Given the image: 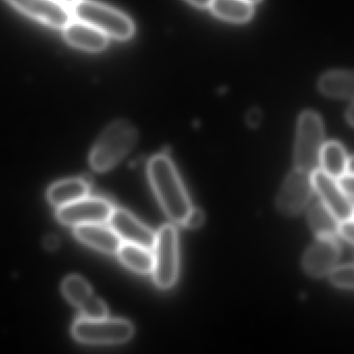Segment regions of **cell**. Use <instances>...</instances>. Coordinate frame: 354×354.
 I'll return each instance as SVG.
<instances>
[{
  "label": "cell",
  "instance_id": "cell-10",
  "mask_svg": "<svg viewBox=\"0 0 354 354\" xmlns=\"http://www.w3.org/2000/svg\"><path fill=\"white\" fill-rule=\"evenodd\" d=\"M312 181L314 192L318 194L320 202L339 221L353 219V201L342 192L337 180L319 169L313 171Z\"/></svg>",
  "mask_w": 354,
  "mask_h": 354
},
{
  "label": "cell",
  "instance_id": "cell-9",
  "mask_svg": "<svg viewBox=\"0 0 354 354\" xmlns=\"http://www.w3.org/2000/svg\"><path fill=\"white\" fill-rule=\"evenodd\" d=\"M20 13L55 30H63L72 19L71 8L57 0H6Z\"/></svg>",
  "mask_w": 354,
  "mask_h": 354
},
{
  "label": "cell",
  "instance_id": "cell-1",
  "mask_svg": "<svg viewBox=\"0 0 354 354\" xmlns=\"http://www.w3.org/2000/svg\"><path fill=\"white\" fill-rule=\"evenodd\" d=\"M148 175L167 216L174 223L183 225L192 206L173 161L167 155H156L149 161Z\"/></svg>",
  "mask_w": 354,
  "mask_h": 354
},
{
  "label": "cell",
  "instance_id": "cell-22",
  "mask_svg": "<svg viewBox=\"0 0 354 354\" xmlns=\"http://www.w3.org/2000/svg\"><path fill=\"white\" fill-rule=\"evenodd\" d=\"M328 275L329 281L335 287L346 290L353 289V264L351 263L339 266L337 265Z\"/></svg>",
  "mask_w": 354,
  "mask_h": 354
},
{
  "label": "cell",
  "instance_id": "cell-26",
  "mask_svg": "<svg viewBox=\"0 0 354 354\" xmlns=\"http://www.w3.org/2000/svg\"><path fill=\"white\" fill-rule=\"evenodd\" d=\"M192 5L198 8H207L210 6L211 0H187Z\"/></svg>",
  "mask_w": 354,
  "mask_h": 354
},
{
  "label": "cell",
  "instance_id": "cell-18",
  "mask_svg": "<svg viewBox=\"0 0 354 354\" xmlns=\"http://www.w3.org/2000/svg\"><path fill=\"white\" fill-rule=\"evenodd\" d=\"M308 221L318 238H335L339 232V219L321 202L315 203L308 209Z\"/></svg>",
  "mask_w": 354,
  "mask_h": 354
},
{
  "label": "cell",
  "instance_id": "cell-19",
  "mask_svg": "<svg viewBox=\"0 0 354 354\" xmlns=\"http://www.w3.org/2000/svg\"><path fill=\"white\" fill-rule=\"evenodd\" d=\"M347 159V153L339 142H324L321 150L319 169L337 180L346 173Z\"/></svg>",
  "mask_w": 354,
  "mask_h": 354
},
{
  "label": "cell",
  "instance_id": "cell-11",
  "mask_svg": "<svg viewBox=\"0 0 354 354\" xmlns=\"http://www.w3.org/2000/svg\"><path fill=\"white\" fill-rule=\"evenodd\" d=\"M341 252L335 238H318L304 252L302 267L310 277H324L337 266Z\"/></svg>",
  "mask_w": 354,
  "mask_h": 354
},
{
  "label": "cell",
  "instance_id": "cell-23",
  "mask_svg": "<svg viewBox=\"0 0 354 354\" xmlns=\"http://www.w3.org/2000/svg\"><path fill=\"white\" fill-rule=\"evenodd\" d=\"M205 214L201 209L194 208L190 209L189 213L186 216L184 221V227H189V229H198L201 225L204 223Z\"/></svg>",
  "mask_w": 354,
  "mask_h": 354
},
{
  "label": "cell",
  "instance_id": "cell-5",
  "mask_svg": "<svg viewBox=\"0 0 354 354\" xmlns=\"http://www.w3.org/2000/svg\"><path fill=\"white\" fill-rule=\"evenodd\" d=\"M153 277L159 289H171L179 273V239L173 225H165L155 236Z\"/></svg>",
  "mask_w": 354,
  "mask_h": 354
},
{
  "label": "cell",
  "instance_id": "cell-15",
  "mask_svg": "<svg viewBox=\"0 0 354 354\" xmlns=\"http://www.w3.org/2000/svg\"><path fill=\"white\" fill-rule=\"evenodd\" d=\"M75 235L88 245L111 254H117L123 242L111 227L103 223L76 225Z\"/></svg>",
  "mask_w": 354,
  "mask_h": 354
},
{
  "label": "cell",
  "instance_id": "cell-16",
  "mask_svg": "<svg viewBox=\"0 0 354 354\" xmlns=\"http://www.w3.org/2000/svg\"><path fill=\"white\" fill-rule=\"evenodd\" d=\"M90 192V181L84 179H69L57 182L48 190V200L57 207L71 204L86 198Z\"/></svg>",
  "mask_w": 354,
  "mask_h": 354
},
{
  "label": "cell",
  "instance_id": "cell-29",
  "mask_svg": "<svg viewBox=\"0 0 354 354\" xmlns=\"http://www.w3.org/2000/svg\"><path fill=\"white\" fill-rule=\"evenodd\" d=\"M246 3H250V5H254V3H259L260 0H244Z\"/></svg>",
  "mask_w": 354,
  "mask_h": 354
},
{
  "label": "cell",
  "instance_id": "cell-14",
  "mask_svg": "<svg viewBox=\"0 0 354 354\" xmlns=\"http://www.w3.org/2000/svg\"><path fill=\"white\" fill-rule=\"evenodd\" d=\"M62 30L66 42L80 50L98 53L109 45V38L100 30L74 18Z\"/></svg>",
  "mask_w": 354,
  "mask_h": 354
},
{
  "label": "cell",
  "instance_id": "cell-17",
  "mask_svg": "<svg viewBox=\"0 0 354 354\" xmlns=\"http://www.w3.org/2000/svg\"><path fill=\"white\" fill-rule=\"evenodd\" d=\"M117 254L122 263L131 270L140 274L152 273L154 258L151 250L136 244L122 242Z\"/></svg>",
  "mask_w": 354,
  "mask_h": 354
},
{
  "label": "cell",
  "instance_id": "cell-2",
  "mask_svg": "<svg viewBox=\"0 0 354 354\" xmlns=\"http://www.w3.org/2000/svg\"><path fill=\"white\" fill-rule=\"evenodd\" d=\"M138 130L127 121H115L103 131L91 154L97 171H105L121 161L138 142Z\"/></svg>",
  "mask_w": 354,
  "mask_h": 354
},
{
  "label": "cell",
  "instance_id": "cell-13",
  "mask_svg": "<svg viewBox=\"0 0 354 354\" xmlns=\"http://www.w3.org/2000/svg\"><path fill=\"white\" fill-rule=\"evenodd\" d=\"M111 227L122 241L153 250L156 234L124 209H113L109 218Z\"/></svg>",
  "mask_w": 354,
  "mask_h": 354
},
{
  "label": "cell",
  "instance_id": "cell-7",
  "mask_svg": "<svg viewBox=\"0 0 354 354\" xmlns=\"http://www.w3.org/2000/svg\"><path fill=\"white\" fill-rule=\"evenodd\" d=\"M313 194L312 173L295 167L286 177L279 189L277 198V209L286 216H296L308 207Z\"/></svg>",
  "mask_w": 354,
  "mask_h": 354
},
{
  "label": "cell",
  "instance_id": "cell-24",
  "mask_svg": "<svg viewBox=\"0 0 354 354\" xmlns=\"http://www.w3.org/2000/svg\"><path fill=\"white\" fill-rule=\"evenodd\" d=\"M337 185L341 188L342 192L353 201V175L344 174L337 179Z\"/></svg>",
  "mask_w": 354,
  "mask_h": 354
},
{
  "label": "cell",
  "instance_id": "cell-12",
  "mask_svg": "<svg viewBox=\"0 0 354 354\" xmlns=\"http://www.w3.org/2000/svg\"><path fill=\"white\" fill-rule=\"evenodd\" d=\"M62 289L66 298L82 310L84 318H106V306L93 294L90 286L82 277L77 275L67 277Z\"/></svg>",
  "mask_w": 354,
  "mask_h": 354
},
{
  "label": "cell",
  "instance_id": "cell-20",
  "mask_svg": "<svg viewBox=\"0 0 354 354\" xmlns=\"http://www.w3.org/2000/svg\"><path fill=\"white\" fill-rule=\"evenodd\" d=\"M209 7L217 17L235 24L248 21L254 13L252 5L244 0H211Z\"/></svg>",
  "mask_w": 354,
  "mask_h": 354
},
{
  "label": "cell",
  "instance_id": "cell-25",
  "mask_svg": "<svg viewBox=\"0 0 354 354\" xmlns=\"http://www.w3.org/2000/svg\"><path fill=\"white\" fill-rule=\"evenodd\" d=\"M337 235H341L350 245H352L353 244V219L339 221Z\"/></svg>",
  "mask_w": 354,
  "mask_h": 354
},
{
  "label": "cell",
  "instance_id": "cell-8",
  "mask_svg": "<svg viewBox=\"0 0 354 354\" xmlns=\"http://www.w3.org/2000/svg\"><path fill=\"white\" fill-rule=\"evenodd\" d=\"M113 206L104 198H84L65 206L59 207L57 217L66 225H80L105 223L111 218Z\"/></svg>",
  "mask_w": 354,
  "mask_h": 354
},
{
  "label": "cell",
  "instance_id": "cell-28",
  "mask_svg": "<svg viewBox=\"0 0 354 354\" xmlns=\"http://www.w3.org/2000/svg\"><path fill=\"white\" fill-rule=\"evenodd\" d=\"M57 1L67 6V7L72 8L73 6H75L80 0H57Z\"/></svg>",
  "mask_w": 354,
  "mask_h": 354
},
{
  "label": "cell",
  "instance_id": "cell-27",
  "mask_svg": "<svg viewBox=\"0 0 354 354\" xmlns=\"http://www.w3.org/2000/svg\"><path fill=\"white\" fill-rule=\"evenodd\" d=\"M353 175V158L352 156H348L347 162H346V173Z\"/></svg>",
  "mask_w": 354,
  "mask_h": 354
},
{
  "label": "cell",
  "instance_id": "cell-21",
  "mask_svg": "<svg viewBox=\"0 0 354 354\" xmlns=\"http://www.w3.org/2000/svg\"><path fill=\"white\" fill-rule=\"evenodd\" d=\"M319 88L331 98H348L353 93V76L348 71L328 72L321 77Z\"/></svg>",
  "mask_w": 354,
  "mask_h": 354
},
{
  "label": "cell",
  "instance_id": "cell-3",
  "mask_svg": "<svg viewBox=\"0 0 354 354\" xmlns=\"http://www.w3.org/2000/svg\"><path fill=\"white\" fill-rule=\"evenodd\" d=\"M74 19L100 30L107 38L125 41L133 36V22L125 14L95 0H80L71 8Z\"/></svg>",
  "mask_w": 354,
  "mask_h": 354
},
{
  "label": "cell",
  "instance_id": "cell-6",
  "mask_svg": "<svg viewBox=\"0 0 354 354\" xmlns=\"http://www.w3.org/2000/svg\"><path fill=\"white\" fill-rule=\"evenodd\" d=\"M74 337L82 343L121 344L129 341L134 333L131 323L123 319L82 318L74 323Z\"/></svg>",
  "mask_w": 354,
  "mask_h": 354
},
{
  "label": "cell",
  "instance_id": "cell-4",
  "mask_svg": "<svg viewBox=\"0 0 354 354\" xmlns=\"http://www.w3.org/2000/svg\"><path fill=\"white\" fill-rule=\"evenodd\" d=\"M324 145V127L320 115L315 111L300 115L296 132L294 163L296 169L313 171L319 169L320 154Z\"/></svg>",
  "mask_w": 354,
  "mask_h": 354
}]
</instances>
